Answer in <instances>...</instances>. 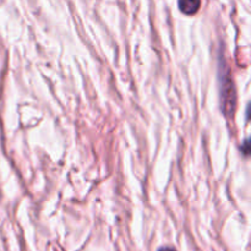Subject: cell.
Here are the masks:
<instances>
[{
	"mask_svg": "<svg viewBox=\"0 0 251 251\" xmlns=\"http://www.w3.org/2000/svg\"><path fill=\"white\" fill-rule=\"evenodd\" d=\"M220 91H221V108L226 117L230 118L234 115L237 107V93L234 83L229 75L223 73L222 66H220Z\"/></svg>",
	"mask_w": 251,
	"mask_h": 251,
	"instance_id": "1",
	"label": "cell"
},
{
	"mask_svg": "<svg viewBox=\"0 0 251 251\" xmlns=\"http://www.w3.org/2000/svg\"><path fill=\"white\" fill-rule=\"evenodd\" d=\"M158 251H176L173 248H161Z\"/></svg>",
	"mask_w": 251,
	"mask_h": 251,
	"instance_id": "3",
	"label": "cell"
},
{
	"mask_svg": "<svg viewBox=\"0 0 251 251\" xmlns=\"http://www.w3.org/2000/svg\"><path fill=\"white\" fill-rule=\"evenodd\" d=\"M179 9L185 15H195L201 6V0H178Z\"/></svg>",
	"mask_w": 251,
	"mask_h": 251,
	"instance_id": "2",
	"label": "cell"
}]
</instances>
